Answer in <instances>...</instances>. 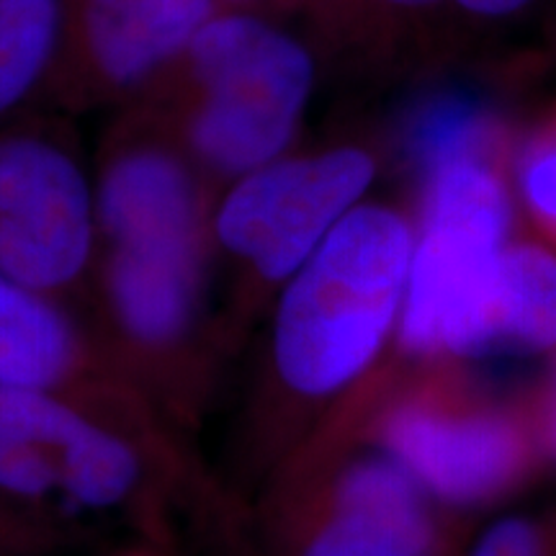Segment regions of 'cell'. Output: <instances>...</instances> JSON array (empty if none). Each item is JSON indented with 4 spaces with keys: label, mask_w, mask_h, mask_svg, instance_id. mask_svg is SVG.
Segmentation results:
<instances>
[{
    "label": "cell",
    "mask_w": 556,
    "mask_h": 556,
    "mask_svg": "<svg viewBox=\"0 0 556 556\" xmlns=\"http://www.w3.org/2000/svg\"><path fill=\"white\" fill-rule=\"evenodd\" d=\"M413 232L384 206H356L296 270L276 323V364L296 392L328 394L377 356L405 304Z\"/></svg>",
    "instance_id": "cell-1"
},
{
    "label": "cell",
    "mask_w": 556,
    "mask_h": 556,
    "mask_svg": "<svg viewBox=\"0 0 556 556\" xmlns=\"http://www.w3.org/2000/svg\"><path fill=\"white\" fill-rule=\"evenodd\" d=\"M510 212L497 157L456 155L430 165L422 232L402 304L407 348L477 353L497 343Z\"/></svg>",
    "instance_id": "cell-2"
},
{
    "label": "cell",
    "mask_w": 556,
    "mask_h": 556,
    "mask_svg": "<svg viewBox=\"0 0 556 556\" xmlns=\"http://www.w3.org/2000/svg\"><path fill=\"white\" fill-rule=\"evenodd\" d=\"M186 58L204 88L191 129L199 155L240 176L281 157L315 86L307 47L250 13H214Z\"/></svg>",
    "instance_id": "cell-3"
},
{
    "label": "cell",
    "mask_w": 556,
    "mask_h": 556,
    "mask_svg": "<svg viewBox=\"0 0 556 556\" xmlns=\"http://www.w3.org/2000/svg\"><path fill=\"white\" fill-rule=\"evenodd\" d=\"M101 219L114 240L111 291L124 325L142 340L178 336L197 299V197L189 173L160 150L111 165Z\"/></svg>",
    "instance_id": "cell-4"
},
{
    "label": "cell",
    "mask_w": 556,
    "mask_h": 556,
    "mask_svg": "<svg viewBox=\"0 0 556 556\" xmlns=\"http://www.w3.org/2000/svg\"><path fill=\"white\" fill-rule=\"evenodd\" d=\"M371 180L374 160L356 148L278 157L245 173L227 193L217 232L263 276L287 278L358 206Z\"/></svg>",
    "instance_id": "cell-5"
},
{
    "label": "cell",
    "mask_w": 556,
    "mask_h": 556,
    "mask_svg": "<svg viewBox=\"0 0 556 556\" xmlns=\"http://www.w3.org/2000/svg\"><path fill=\"white\" fill-rule=\"evenodd\" d=\"M93 235V197L75 160L34 135L0 137V270L34 291L78 276Z\"/></svg>",
    "instance_id": "cell-6"
},
{
    "label": "cell",
    "mask_w": 556,
    "mask_h": 556,
    "mask_svg": "<svg viewBox=\"0 0 556 556\" xmlns=\"http://www.w3.org/2000/svg\"><path fill=\"white\" fill-rule=\"evenodd\" d=\"M387 446L409 477L448 503H479L526 475L531 441L497 409L405 407L389 420Z\"/></svg>",
    "instance_id": "cell-7"
},
{
    "label": "cell",
    "mask_w": 556,
    "mask_h": 556,
    "mask_svg": "<svg viewBox=\"0 0 556 556\" xmlns=\"http://www.w3.org/2000/svg\"><path fill=\"white\" fill-rule=\"evenodd\" d=\"M0 435L24 441L50 467L60 490L83 505L119 503L137 479L135 454L45 387L0 384Z\"/></svg>",
    "instance_id": "cell-8"
},
{
    "label": "cell",
    "mask_w": 556,
    "mask_h": 556,
    "mask_svg": "<svg viewBox=\"0 0 556 556\" xmlns=\"http://www.w3.org/2000/svg\"><path fill=\"white\" fill-rule=\"evenodd\" d=\"M433 526L415 479L400 464L366 462L348 471L332 516L302 556H428Z\"/></svg>",
    "instance_id": "cell-9"
},
{
    "label": "cell",
    "mask_w": 556,
    "mask_h": 556,
    "mask_svg": "<svg viewBox=\"0 0 556 556\" xmlns=\"http://www.w3.org/2000/svg\"><path fill=\"white\" fill-rule=\"evenodd\" d=\"M214 0H83V41L114 86H135L189 52Z\"/></svg>",
    "instance_id": "cell-10"
},
{
    "label": "cell",
    "mask_w": 556,
    "mask_h": 556,
    "mask_svg": "<svg viewBox=\"0 0 556 556\" xmlns=\"http://www.w3.org/2000/svg\"><path fill=\"white\" fill-rule=\"evenodd\" d=\"M73 338L58 312L0 270V384L50 387L67 371Z\"/></svg>",
    "instance_id": "cell-11"
},
{
    "label": "cell",
    "mask_w": 556,
    "mask_h": 556,
    "mask_svg": "<svg viewBox=\"0 0 556 556\" xmlns=\"http://www.w3.org/2000/svg\"><path fill=\"white\" fill-rule=\"evenodd\" d=\"M497 343L528 351L556 345V255L544 248H505L500 268Z\"/></svg>",
    "instance_id": "cell-12"
},
{
    "label": "cell",
    "mask_w": 556,
    "mask_h": 556,
    "mask_svg": "<svg viewBox=\"0 0 556 556\" xmlns=\"http://www.w3.org/2000/svg\"><path fill=\"white\" fill-rule=\"evenodd\" d=\"M62 0H0V116L18 106L58 54Z\"/></svg>",
    "instance_id": "cell-13"
},
{
    "label": "cell",
    "mask_w": 556,
    "mask_h": 556,
    "mask_svg": "<svg viewBox=\"0 0 556 556\" xmlns=\"http://www.w3.org/2000/svg\"><path fill=\"white\" fill-rule=\"evenodd\" d=\"M518 189L531 219L556 242V109L520 150Z\"/></svg>",
    "instance_id": "cell-14"
},
{
    "label": "cell",
    "mask_w": 556,
    "mask_h": 556,
    "mask_svg": "<svg viewBox=\"0 0 556 556\" xmlns=\"http://www.w3.org/2000/svg\"><path fill=\"white\" fill-rule=\"evenodd\" d=\"M471 556H554V552L536 523L516 518L490 528Z\"/></svg>",
    "instance_id": "cell-15"
},
{
    "label": "cell",
    "mask_w": 556,
    "mask_h": 556,
    "mask_svg": "<svg viewBox=\"0 0 556 556\" xmlns=\"http://www.w3.org/2000/svg\"><path fill=\"white\" fill-rule=\"evenodd\" d=\"M456 5H462L464 11L477 13V16H513V13L523 11L526 5H531L533 0H454Z\"/></svg>",
    "instance_id": "cell-16"
},
{
    "label": "cell",
    "mask_w": 556,
    "mask_h": 556,
    "mask_svg": "<svg viewBox=\"0 0 556 556\" xmlns=\"http://www.w3.org/2000/svg\"><path fill=\"white\" fill-rule=\"evenodd\" d=\"M541 438H544L548 454L556 458V368L544 400V413H541Z\"/></svg>",
    "instance_id": "cell-17"
},
{
    "label": "cell",
    "mask_w": 556,
    "mask_h": 556,
    "mask_svg": "<svg viewBox=\"0 0 556 556\" xmlns=\"http://www.w3.org/2000/svg\"><path fill=\"white\" fill-rule=\"evenodd\" d=\"M379 3L394 5V9H422V5L435 3V0H379Z\"/></svg>",
    "instance_id": "cell-18"
}]
</instances>
